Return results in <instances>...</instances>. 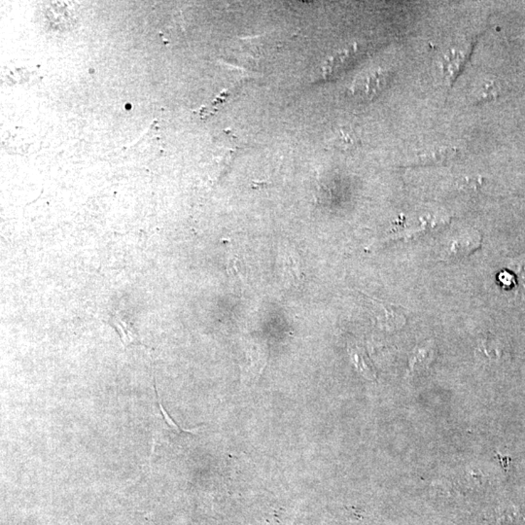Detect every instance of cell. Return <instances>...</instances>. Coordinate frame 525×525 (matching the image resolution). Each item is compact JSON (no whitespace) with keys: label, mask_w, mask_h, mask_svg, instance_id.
<instances>
[{"label":"cell","mask_w":525,"mask_h":525,"mask_svg":"<svg viewBox=\"0 0 525 525\" xmlns=\"http://www.w3.org/2000/svg\"><path fill=\"white\" fill-rule=\"evenodd\" d=\"M349 353L355 369L360 374L370 381H374L376 379V368L363 347L359 344H351L349 347Z\"/></svg>","instance_id":"obj_3"},{"label":"cell","mask_w":525,"mask_h":525,"mask_svg":"<svg viewBox=\"0 0 525 525\" xmlns=\"http://www.w3.org/2000/svg\"><path fill=\"white\" fill-rule=\"evenodd\" d=\"M434 355V349L430 344H423L416 347L413 350L410 359V368L411 371H418V370L426 368L430 362L432 361Z\"/></svg>","instance_id":"obj_4"},{"label":"cell","mask_w":525,"mask_h":525,"mask_svg":"<svg viewBox=\"0 0 525 525\" xmlns=\"http://www.w3.org/2000/svg\"><path fill=\"white\" fill-rule=\"evenodd\" d=\"M482 245V236L478 231H467L450 238L443 249V260H461L474 253Z\"/></svg>","instance_id":"obj_1"},{"label":"cell","mask_w":525,"mask_h":525,"mask_svg":"<svg viewBox=\"0 0 525 525\" xmlns=\"http://www.w3.org/2000/svg\"><path fill=\"white\" fill-rule=\"evenodd\" d=\"M365 296L374 305V315L381 329L393 332L398 331L405 326L406 317L402 307H397L396 305L390 304V303L374 299L367 295Z\"/></svg>","instance_id":"obj_2"},{"label":"cell","mask_w":525,"mask_h":525,"mask_svg":"<svg viewBox=\"0 0 525 525\" xmlns=\"http://www.w3.org/2000/svg\"><path fill=\"white\" fill-rule=\"evenodd\" d=\"M113 323L117 327V330L120 333L121 339H122L123 344L125 346H130L132 344H139L137 334H135L134 330H132V328L129 325L130 323L124 322L122 319H116Z\"/></svg>","instance_id":"obj_6"},{"label":"cell","mask_w":525,"mask_h":525,"mask_svg":"<svg viewBox=\"0 0 525 525\" xmlns=\"http://www.w3.org/2000/svg\"><path fill=\"white\" fill-rule=\"evenodd\" d=\"M284 267L286 272L294 280H300L302 277V268L299 256L293 250H288L284 255Z\"/></svg>","instance_id":"obj_5"},{"label":"cell","mask_w":525,"mask_h":525,"mask_svg":"<svg viewBox=\"0 0 525 525\" xmlns=\"http://www.w3.org/2000/svg\"><path fill=\"white\" fill-rule=\"evenodd\" d=\"M228 273L231 277L243 278L241 273V263L238 259H230L228 264Z\"/></svg>","instance_id":"obj_7"}]
</instances>
